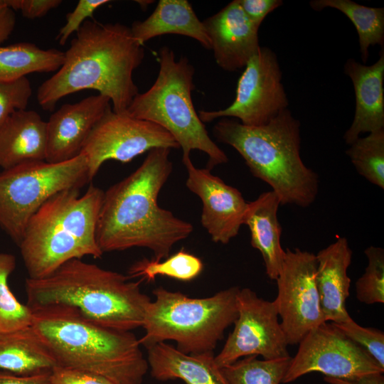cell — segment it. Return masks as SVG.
I'll list each match as a JSON object with an SVG mask.
<instances>
[{"instance_id":"2e32d148","label":"cell","mask_w":384,"mask_h":384,"mask_svg":"<svg viewBox=\"0 0 384 384\" xmlns=\"http://www.w3.org/2000/svg\"><path fill=\"white\" fill-rule=\"evenodd\" d=\"M110 107V99L100 94L62 105L46 122L45 161L60 163L80 154L93 127Z\"/></svg>"},{"instance_id":"d590c367","label":"cell","mask_w":384,"mask_h":384,"mask_svg":"<svg viewBox=\"0 0 384 384\" xmlns=\"http://www.w3.org/2000/svg\"><path fill=\"white\" fill-rule=\"evenodd\" d=\"M14 10L20 11L22 16L35 19L46 16L49 11L58 7L61 0H5Z\"/></svg>"},{"instance_id":"9a60e30c","label":"cell","mask_w":384,"mask_h":384,"mask_svg":"<svg viewBox=\"0 0 384 384\" xmlns=\"http://www.w3.org/2000/svg\"><path fill=\"white\" fill-rule=\"evenodd\" d=\"M182 162L188 174L186 186L202 202V226L213 242L228 244L243 225L247 202L237 188L213 175L210 170L196 167L190 156L182 158Z\"/></svg>"},{"instance_id":"83f0119b","label":"cell","mask_w":384,"mask_h":384,"mask_svg":"<svg viewBox=\"0 0 384 384\" xmlns=\"http://www.w3.org/2000/svg\"><path fill=\"white\" fill-rule=\"evenodd\" d=\"M203 269L200 258L183 250L166 257L164 261L144 259L136 262L129 270V277H141L142 280L154 281L157 275L166 276L181 281H191Z\"/></svg>"},{"instance_id":"cb8c5ba5","label":"cell","mask_w":384,"mask_h":384,"mask_svg":"<svg viewBox=\"0 0 384 384\" xmlns=\"http://www.w3.org/2000/svg\"><path fill=\"white\" fill-rule=\"evenodd\" d=\"M57 363L32 326L0 332V371L28 376L51 373Z\"/></svg>"},{"instance_id":"7a4b0ae2","label":"cell","mask_w":384,"mask_h":384,"mask_svg":"<svg viewBox=\"0 0 384 384\" xmlns=\"http://www.w3.org/2000/svg\"><path fill=\"white\" fill-rule=\"evenodd\" d=\"M64 53L60 68L38 88L37 101L43 110L53 111L63 97L95 90L110 99L114 112H126L139 94L133 72L145 55L130 27L87 20Z\"/></svg>"},{"instance_id":"ac0fdd59","label":"cell","mask_w":384,"mask_h":384,"mask_svg":"<svg viewBox=\"0 0 384 384\" xmlns=\"http://www.w3.org/2000/svg\"><path fill=\"white\" fill-rule=\"evenodd\" d=\"M344 72L352 81L356 96L354 118L343 135L346 143L351 144L362 133L384 129L383 48L371 65L347 60Z\"/></svg>"},{"instance_id":"ba28073f","label":"cell","mask_w":384,"mask_h":384,"mask_svg":"<svg viewBox=\"0 0 384 384\" xmlns=\"http://www.w3.org/2000/svg\"><path fill=\"white\" fill-rule=\"evenodd\" d=\"M239 289L232 287L210 297L191 298L162 287L154 289L142 325L144 334L139 339L141 346L146 348L174 341L185 353L213 352L237 318Z\"/></svg>"},{"instance_id":"3957f363","label":"cell","mask_w":384,"mask_h":384,"mask_svg":"<svg viewBox=\"0 0 384 384\" xmlns=\"http://www.w3.org/2000/svg\"><path fill=\"white\" fill-rule=\"evenodd\" d=\"M130 278L81 259H72L46 277L26 278V304L31 309L70 307L97 324L132 331L142 327L151 300L141 291V280Z\"/></svg>"},{"instance_id":"1f68e13d","label":"cell","mask_w":384,"mask_h":384,"mask_svg":"<svg viewBox=\"0 0 384 384\" xmlns=\"http://www.w3.org/2000/svg\"><path fill=\"white\" fill-rule=\"evenodd\" d=\"M332 323V322H331ZM335 324L344 334L365 349L384 369V333L380 329L363 327L351 317Z\"/></svg>"},{"instance_id":"5b68a950","label":"cell","mask_w":384,"mask_h":384,"mask_svg":"<svg viewBox=\"0 0 384 384\" xmlns=\"http://www.w3.org/2000/svg\"><path fill=\"white\" fill-rule=\"evenodd\" d=\"M213 132L218 141L240 154L254 176L271 186L281 205L306 208L314 202L319 176L302 159L300 122L290 110L260 127L223 118Z\"/></svg>"},{"instance_id":"4316f807","label":"cell","mask_w":384,"mask_h":384,"mask_svg":"<svg viewBox=\"0 0 384 384\" xmlns=\"http://www.w3.org/2000/svg\"><path fill=\"white\" fill-rule=\"evenodd\" d=\"M257 357H244L221 368L228 384H280L292 357L272 360Z\"/></svg>"},{"instance_id":"9c48e42d","label":"cell","mask_w":384,"mask_h":384,"mask_svg":"<svg viewBox=\"0 0 384 384\" xmlns=\"http://www.w3.org/2000/svg\"><path fill=\"white\" fill-rule=\"evenodd\" d=\"M82 154L60 163L21 164L0 173V227L18 245L34 213L53 195L89 183Z\"/></svg>"},{"instance_id":"d6a6232c","label":"cell","mask_w":384,"mask_h":384,"mask_svg":"<svg viewBox=\"0 0 384 384\" xmlns=\"http://www.w3.org/2000/svg\"><path fill=\"white\" fill-rule=\"evenodd\" d=\"M32 92L31 82L26 77L0 82V127L14 112L26 110Z\"/></svg>"},{"instance_id":"52a82bcc","label":"cell","mask_w":384,"mask_h":384,"mask_svg":"<svg viewBox=\"0 0 384 384\" xmlns=\"http://www.w3.org/2000/svg\"><path fill=\"white\" fill-rule=\"evenodd\" d=\"M159 54L156 80L148 90L135 96L125 112L165 129L181 149L182 158L199 150L208 156V169L226 164L227 155L210 137L195 110L191 96L193 66L186 57L176 60L168 46L161 47Z\"/></svg>"},{"instance_id":"4fadbf2b","label":"cell","mask_w":384,"mask_h":384,"mask_svg":"<svg viewBox=\"0 0 384 384\" xmlns=\"http://www.w3.org/2000/svg\"><path fill=\"white\" fill-rule=\"evenodd\" d=\"M238 316L234 329L215 356L220 368L250 356L272 360L290 356L274 301L260 298L250 288L237 294Z\"/></svg>"},{"instance_id":"484cf974","label":"cell","mask_w":384,"mask_h":384,"mask_svg":"<svg viewBox=\"0 0 384 384\" xmlns=\"http://www.w3.org/2000/svg\"><path fill=\"white\" fill-rule=\"evenodd\" d=\"M315 11L330 7L346 15L354 25L358 35L361 59L367 62L370 46L384 45V9L363 6L351 0H314L310 2Z\"/></svg>"},{"instance_id":"ffe728a7","label":"cell","mask_w":384,"mask_h":384,"mask_svg":"<svg viewBox=\"0 0 384 384\" xmlns=\"http://www.w3.org/2000/svg\"><path fill=\"white\" fill-rule=\"evenodd\" d=\"M146 349L151 375L157 380L181 379L186 384H228L213 352L188 354L166 342Z\"/></svg>"},{"instance_id":"603a6c76","label":"cell","mask_w":384,"mask_h":384,"mask_svg":"<svg viewBox=\"0 0 384 384\" xmlns=\"http://www.w3.org/2000/svg\"><path fill=\"white\" fill-rule=\"evenodd\" d=\"M134 38L142 45L164 34H177L195 39L208 50L211 43L203 21L187 0H160L152 14L130 27Z\"/></svg>"},{"instance_id":"d4e9b609","label":"cell","mask_w":384,"mask_h":384,"mask_svg":"<svg viewBox=\"0 0 384 384\" xmlns=\"http://www.w3.org/2000/svg\"><path fill=\"white\" fill-rule=\"evenodd\" d=\"M64 59V52L41 48L31 42L0 46V82L16 80L33 73H55Z\"/></svg>"},{"instance_id":"ab89813d","label":"cell","mask_w":384,"mask_h":384,"mask_svg":"<svg viewBox=\"0 0 384 384\" xmlns=\"http://www.w3.org/2000/svg\"><path fill=\"white\" fill-rule=\"evenodd\" d=\"M324 379L329 384H384L383 373L369 374L350 378L324 376Z\"/></svg>"},{"instance_id":"8d00e7d4","label":"cell","mask_w":384,"mask_h":384,"mask_svg":"<svg viewBox=\"0 0 384 384\" xmlns=\"http://www.w3.org/2000/svg\"><path fill=\"white\" fill-rule=\"evenodd\" d=\"M238 2L249 20L258 28L270 12L283 4L281 0H238Z\"/></svg>"},{"instance_id":"74e56055","label":"cell","mask_w":384,"mask_h":384,"mask_svg":"<svg viewBox=\"0 0 384 384\" xmlns=\"http://www.w3.org/2000/svg\"><path fill=\"white\" fill-rule=\"evenodd\" d=\"M16 23L15 11L5 0H0V46L12 34Z\"/></svg>"},{"instance_id":"8fae6325","label":"cell","mask_w":384,"mask_h":384,"mask_svg":"<svg viewBox=\"0 0 384 384\" xmlns=\"http://www.w3.org/2000/svg\"><path fill=\"white\" fill-rule=\"evenodd\" d=\"M311 372L350 378L383 373L384 369L335 324L324 322L309 331L300 341L282 383H292Z\"/></svg>"},{"instance_id":"e575fe53","label":"cell","mask_w":384,"mask_h":384,"mask_svg":"<svg viewBox=\"0 0 384 384\" xmlns=\"http://www.w3.org/2000/svg\"><path fill=\"white\" fill-rule=\"evenodd\" d=\"M50 384H115L108 378L88 371L56 366L50 374Z\"/></svg>"},{"instance_id":"e0dca14e","label":"cell","mask_w":384,"mask_h":384,"mask_svg":"<svg viewBox=\"0 0 384 384\" xmlns=\"http://www.w3.org/2000/svg\"><path fill=\"white\" fill-rule=\"evenodd\" d=\"M202 21L215 60L225 71L244 68L260 47L259 28L247 17L238 0Z\"/></svg>"},{"instance_id":"8992f818","label":"cell","mask_w":384,"mask_h":384,"mask_svg":"<svg viewBox=\"0 0 384 384\" xmlns=\"http://www.w3.org/2000/svg\"><path fill=\"white\" fill-rule=\"evenodd\" d=\"M103 196L90 184L82 196L78 188L64 190L39 208L18 245L29 278L46 277L72 259L102 256L96 231Z\"/></svg>"},{"instance_id":"277c9868","label":"cell","mask_w":384,"mask_h":384,"mask_svg":"<svg viewBox=\"0 0 384 384\" xmlns=\"http://www.w3.org/2000/svg\"><path fill=\"white\" fill-rule=\"evenodd\" d=\"M31 309V326L57 366L94 373L115 384L142 383L149 365L132 331L97 324L68 306Z\"/></svg>"},{"instance_id":"7c38bea8","label":"cell","mask_w":384,"mask_h":384,"mask_svg":"<svg viewBox=\"0 0 384 384\" xmlns=\"http://www.w3.org/2000/svg\"><path fill=\"white\" fill-rule=\"evenodd\" d=\"M155 148L178 149L172 135L153 122L137 119L110 107L91 130L80 154L86 158L90 181L108 160L130 162Z\"/></svg>"},{"instance_id":"f546056e","label":"cell","mask_w":384,"mask_h":384,"mask_svg":"<svg viewBox=\"0 0 384 384\" xmlns=\"http://www.w3.org/2000/svg\"><path fill=\"white\" fill-rule=\"evenodd\" d=\"M16 265L14 255L0 252V332L15 331L32 324V309L16 298L9 285V277Z\"/></svg>"},{"instance_id":"836d02e7","label":"cell","mask_w":384,"mask_h":384,"mask_svg":"<svg viewBox=\"0 0 384 384\" xmlns=\"http://www.w3.org/2000/svg\"><path fill=\"white\" fill-rule=\"evenodd\" d=\"M109 0H80L74 10L66 16V22L60 28L56 39L64 45L73 33H77L84 22L92 18L95 11L107 4Z\"/></svg>"},{"instance_id":"5bb4252c","label":"cell","mask_w":384,"mask_h":384,"mask_svg":"<svg viewBox=\"0 0 384 384\" xmlns=\"http://www.w3.org/2000/svg\"><path fill=\"white\" fill-rule=\"evenodd\" d=\"M316 269V255L299 248L284 250L274 301L288 345L299 343L309 331L326 322L315 282Z\"/></svg>"},{"instance_id":"30bf717a","label":"cell","mask_w":384,"mask_h":384,"mask_svg":"<svg viewBox=\"0 0 384 384\" xmlns=\"http://www.w3.org/2000/svg\"><path fill=\"white\" fill-rule=\"evenodd\" d=\"M244 68L233 103L220 110H199L202 122L235 117L243 125L260 127L287 109L289 102L282 82V71L277 57L270 48L260 47Z\"/></svg>"},{"instance_id":"4dcf8cb0","label":"cell","mask_w":384,"mask_h":384,"mask_svg":"<svg viewBox=\"0 0 384 384\" xmlns=\"http://www.w3.org/2000/svg\"><path fill=\"white\" fill-rule=\"evenodd\" d=\"M368 265L356 282L358 300L366 304L384 303V250L370 246L364 251Z\"/></svg>"},{"instance_id":"7402d4cb","label":"cell","mask_w":384,"mask_h":384,"mask_svg":"<svg viewBox=\"0 0 384 384\" xmlns=\"http://www.w3.org/2000/svg\"><path fill=\"white\" fill-rule=\"evenodd\" d=\"M281 205L273 191L260 194L257 199L247 202L243 218L251 234V245L261 253L266 274L276 280L282 268L284 250L281 245L282 228L277 218Z\"/></svg>"},{"instance_id":"f35d334b","label":"cell","mask_w":384,"mask_h":384,"mask_svg":"<svg viewBox=\"0 0 384 384\" xmlns=\"http://www.w3.org/2000/svg\"><path fill=\"white\" fill-rule=\"evenodd\" d=\"M50 374L22 376L0 371V384H50Z\"/></svg>"},{"instance_id":"6da1fadb","label":"cell","mask_w":384,"mask_h":384,"mask_svg":"<svg viewBox=\"0 0 384 384\" xmlns=\"http://www.w3.org/2000/svg\"><path fill=\"white\" fill-rule=\"evenodd\" d=\"M170 151L168 148L150 150L133 173L104 191L96 231L103 253L145 247L154 260H161L193 232L191 223L158 204L159 192L173 169Z\"/></svg>"},{"instance_id":"f1b7e54d","label":"cell","mask_w":384,"mask_h":384,"mask_svg":"<svg viewBox=\"0 0 384 384\" xmlns=\"http://www.w3.org/2000/svg\"><path fill=\"white\" fill-rule=\"evenodd\" d=\"M346 153L360 175L384 188V129L359 137Z\"/></svg>"},{"instance_id":"44dd1931","label":"cell","mask_w":384,"mask_h":384,"mask_svg":"<svg viewBox=\"0 0 384 384\" xmlns=\"http://www.w3.org/2000/svg\"><path fill=\"white\" fill-rule=\"evenodd\" d=\"M46 122L34 110L14 112L0 127V167L45 161Z\"/></svg>"},{"instance_id":"d6986e66","label":"cell","mask_w":384,"mask_h":384,"mask_svg":"<svg viewBox=\"0 0 384 384\" xmlns=\"http://www.w3.org/2000/svg\"><path fill=\"white\" fill-rule=\"evenodd\" d=\"M352 254L347 239L338 238L316 255L315 282L326 322L338 324L351 317L346 302L350 294L347 270Z\"/></svg>"}]
</instances>
